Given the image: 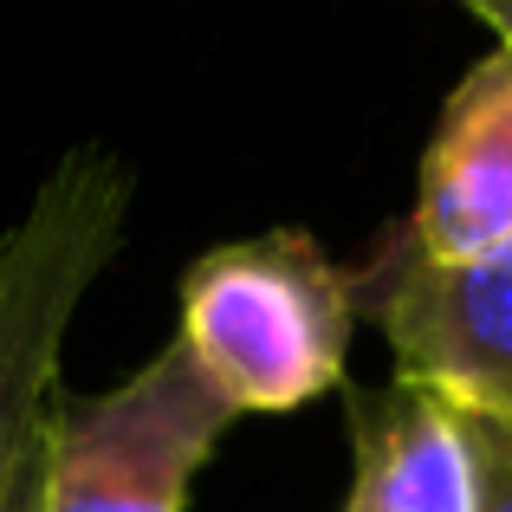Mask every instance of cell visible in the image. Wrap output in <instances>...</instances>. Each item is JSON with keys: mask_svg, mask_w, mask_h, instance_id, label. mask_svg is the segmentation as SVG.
Here are the masks:
<instances>
[{"mask_svg": "<svg viewBox=\"0 0 512 512\" xmlns=\"http://www.w3.org/2000/svg\"><path fill=\"white\" fill-rule=\"evenodd\" d=\"M402 234L435 266L480 260L512 240V46L500 39L441 104Z\"/></svg>", "mask_w": 512, "mask_h": 512, "instance_id": "5b68a950", "label": "cell"}, {"mask_svg": "<svg viewBox=\"0 0 512 512\" xmlns=\"http://www.w3.org/2000/svg\"><path fill=\"white\" fill-rule=\"evenodd\" d=\"M357 318L383 331L396 376L428 383L454 409L512 415V240L480 260L435 266L402 221L350 273Z\"/></svg>", "mask_w": 512, "mask_h": 512, "instance_id": "277c9868", "label": "cell"}, {"mask_svg": "<svg viewBox=\"0 0 512 512\" xmlns=\"http://www.w3.org/2000/svg\"><path fill=\"white\" fill-rule=\"evenodd\" d=\"M357 292L305 227L195 253L175 286V344L234 415H286L344 389Z\"/></svg>", "mask_w": 512, "mask_h": 512, "instance_id": "6da1fadb", "label": "cell"}, {"mask_svg": "<svg viewBox=\"0 0 512 512\" xmlns=\"http://www.w3.org/2000/svg\"><path fill=\"white\" fill-rule=\"evenodd\" d=\"M350 493L338 512H480V467L461 409L428 383L389 376L344 389Z\"/></svg>", "mask_w": 512, "mask_h": 512, "instance_id": "8992f818", "label": "cell"}, {"mask_svg": "<svg viewBox=\"0 0 512 512\" xmlns=\"http://www.w3.org/2000/svg\"><path fill=\"white\" fill-rule=\"evenodd\" d=\"M130 208L137 169L104 143H78L0 227V512H20L39 474L65 338L124 247Z\"/></svg>", "mask_w": 512, "mask_h": 512, "instance_id": "7a4b0ae2", "label": "cell"}, {"mask_svg": "<svg viewBox=\"0 0 512 512\" xmlns=\"http://www.w3.org/2000/svg\"><path fill=\"white\" fill-rule=\"evenodd\" d=\"M240 415L163 344L98 396H59L39 435V512H188L201 467Z\"/></svg>", "mask_w": 512, "mask_h": 512, "instance_id": "3957f363", "label": "cell"}, {"mask_svg": "<svg viewBox=\"0 0 512 512\" xmlns=\"http://www.w3.org/2000/svg\"><path fill=\"white\" fill-rule=\"evenodd\" d=\"M461 428L480 467V512H512V415L461 409Z\"/></svg>", "mask_w": 512, "mask_h": 512, "instance_id": "52a82bcc", "label": "cell"}, {"mask_svg": "<svg viewBox=\"0 0 512 512\" xmlns=\"http://www.w3.org/2000/svg\"><path fill=\"white\" fill-rule=\"evenodd\" d=\"M454 7H467V13H480V7H487V0H454Z\"/></svg>", "mask_w": 512, "mask_h": 512, "instance_id": "30bf717a", "label": "cell"}, {"mask_svg": "<svg viewBox=\"0 0 512 512\" xmlns=\"http://www.w3.org/2000/svg\"><path fill=\"white\" fill-rule=\"evenodd\" d=\"M20 512H39V474H33V487H26V500H20Z\"/></svg>", "mask_w": 512, "mask_h": 512, "instance_id": "9c48e42d", "label": "cell"}, {"mask_svg": "<svg viewBox=\"0 0 512 512\" xmlns=\"http://www.w3.org/2000/svg\"><path fill=\"white\" fill-rule=\"evenodd\" d=\"M480 20L500 33V46H512V0H487V7H480Z\"/></svg>", "mask_w": 512, "mask_h": 512, "instance_id": "ba28073f", "label": "cell"}]
</instances>
